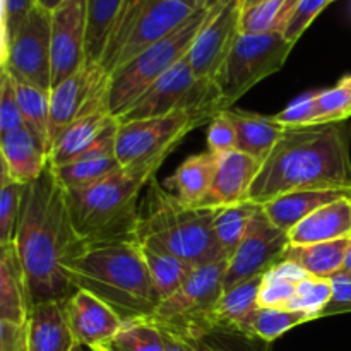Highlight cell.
<instances>
[{
    "mask_svg": "<svg viewBox=\"0 0 351 351\" xmlns=\"http://www.w3.org/2000/svg\"><path fill=\"white\" fill-rule=\"evenodd\" d=\"M263 206L256 204L252 201L240 202V204L225 206V208L216 209L215 215V235L218 239L219 247L226 259L233 256L237 247L243 240V237L249 232L254 218L261 211Z\"/></svg>",
    "mask_w": 351,
    "mask_h": 351,
    "instance_id": "obj_31",
    "label": "cell"
},
{
    "mask_svg": "<svg viewBox=\"0 0 351 351\" xmlns=\"http://www.w3.org/2000/svg\"><path fill=\"white\" fill-rule=\"evenodd\" d=\"M335 0H298L297 7H295L293 14H291L290 21H288L287 27L283 29V36L287 38L290 43H297L302 38V34L308 29L315 17Z\"/></svg>",
    "mask_w": 351,
    "mask_h": 351,
    "instance_id": "obj_43",
    "label": "cell"
},
{
    "mask_svg": "<svg viewBox=\"0 0 351 351\" xmlns=\"http://www.w3.org/2000/svg\"><path fill=\"white\" fill-rule=\"evenodd\" d=\"M288 245H290L288 233L278 228L261 208L247 235L228 259L225 273V290L242 281L264 276L271 267L281 263Z\"/></svg>",
    "mask_w": 351,
    "mask_h": 351,
    "instance_id": "obj_13",
    "label": "cell"
},
{
    "mask_svg": "<svg viewBox=\"0 0 351 351\" xmlns=\"http://www.w3.org/2000/svg\"><path fill=\"white\" fill-rule=\"evenodd\" d=\"M119 119L105 108L79 117L55 139L50 151V163L64 167L79 158L115 151Z\"/></svg>",
    "mask_w": 351,
    "mask_h": 351,
    "instance_id": "obj_16",
    "label": "cell"
},
{
    "mask_svg": "<svg viewBox=\"0 0 351 351\" xmlns=\"http://www.w3.org/2000/svg\"><path fill=\"white\" fill-rule=\"evenodd\" d=\"M24 185L17 184L0 168V247H5L16 239L17 219L23 202Z\"/></svg>",
    "mask_w": 351,
    "mask_h": 351,
    "instance_id": "obj_39",
    "label": "cell"
},
{
    "mask_svg": "<svg viewBox=\"0 0 351 351\" xmlns=\"http://www.w3.org/2000/svg\"><path fill=\"white\" fill-rule=\"evenodd\" d=\"M206 2L202 0H146L134 24L130 26L119 53L113 58L106 79L113 71L125 65L147 47L163 40L168 34L175 33L178 27L184 26L197 12L199 7Z\"/></svg>",
    "mask_w": 351,
    "mask_h": 351,
    "instance_id": "obj_12",
    "label": "cell"
},
{
    "mask_svg": "<svg viewBox=\"0 0 351 351\" xmlns=\"http://www.w3.org/2000/svg\"><path fill=\"white\" fill-rule=\"evenodd\" d=\"M213 3L215 0L202 3L197 12L175 33L147 47L137 57L110 74L103 95V106L106 112L113 117L122 115L154 81L187 57L199 31L211 14Z\"/></svg>",
    "mask_w": 351,
    "mask_h": 351,
    "instance_id": "obj_6",
    "label": "cell"
},
{
    "mask_svg": "<svg viewBox=\"0 0 351 351\" xmlns=\"http://www.w3.org/2000/svg\"><path fill=\"white\" fill-rule=\"evenodd\" d=\"M264 2V0H240L242 7H250V5H256V3Z\"/></svg>",
    "mask_w": 351,
    "mask_h": 351,
    "instance_id": "obj_52",
    "label": "cell"
},
{
    "mask_svg": "<svg viewBox=\"0 0 351 351\" xmlns=\"http://www.w3.org/2000/svg\"><path fill=\"white\" fill-rule=\"evenodd\" d=\"M106 351H167L163 331L153 321L123 322L122 329L103 346Z\"/></svg>",
    "mask_w": 351,
    "mask_h": 351,
    "instance_id": "obj_37",
    "label": "cell"
},
{
    "mask_svg": "<svg viewBox=\"0 0 351 351\" xmlns=\"http://www.w3.org/2000/svg\"><path fill=\"white\" fill-rule=\"evenodd\" d=\"M27 332V351H74L77 346L65 319L64 304L58 302L31 307Z\"/></svg>",
    "mask_w": 351,
    "mask_h": 351,
    "instance_id": "obj_22",
    "label": "cell"
},
{
    "mask_svg": "<svg viewBox=\"0 0 351 351\" xmlns=\"http://www.w3.org/2000/svg\"><path fill=\"white\" fill-rule=\"evenodd\" d=\"M0 69L16 81L51 91V12L34 7L5 51L0 53Z\"/></svg>",
    "mask_w": 351,
    "mask_h": 351,
    "instance_id": "obj_10",
    "label": "cell"
},
{
    "mask_svg": "<svg viewBox=\"0 0 351 351\" xmlns=\"http://www.w3.org/2000/svg\"><path fill=\"white\" fill-rule=\"evenodd\" d=\"M290 245L335 242L351 239V201L341 197L322 206L288 232Z\"/></svg>",
    "mask_w": 351,
    "mask_h": 351,
    "instance_id": "obj_21",
    "label": "cell"
},
{
    "mask_svg": "<svg viewBox=\"0 0 351 351\" xmlns=\"http://www.w3.org/2000/svg\"><path fill=\"white\" fill-rule=\"evenodd\" d=\"M226 266L228 261L195 266L182 287L161 300L151 321L163 328L208 321L225 291Z\"/></svg>",
    "mask_w": 351,
    "mask_h": 351,
    "instance_id": "obj_11",
    "label": "cell"
},
{
    "mask_svg": "<svg viewBox=\"0 0 351 351\" xmlns=\"http://www.w3.org/2000/svg\"><path fill=\"white\" fill-rule=\"evenodd\" d=\"M343 271H346V273L351 274V239H350V245H348V250H346V257H345V267H343Z\"/></svg>",
    "mask_w": 351,
    "mask_h": 351,
    "instance_id": "obj_51",
    "label": "cell"
},
{
    "mask_svg": "<svg viewBox=\"0 0 351 351\" xmlns=\"http://www.w3.org/2000/svg\"><path fill=\"white\" fill-rule=\"evenodd\" d=\"M14 245L23 264L31 307L47 302L64 304L75 293L65 264L86 245L72 225L65 189L51 163L40 178L24 185Z\"/></svg>",
    "mask_w": 351,
    "mask_h": 351,
    "instance_id": "obj_1",
    "label": "cell"
},
{
    "mask_svg": "<svg viewBox=\"0 0 351 351\" xmlns=\"http://www.w3.org/2000/svg\"><path fill=\"white\" fill-rule=\"evenodd\" d=\"M280 125L287 129H304V127H314L315 122V93L297 98L291 101L287 108L273 115Z\"/></svg>",
    "mask_w": 351,
    "mask_h": 351,
    "instance_id": "obj_45",
    "label": "cell"
},
{
    "mask_svg": "<svg viewBox=\"0 0 351 351\" xmlns=\"http://www.w3.org/2000/svg\"><path fill=\"white\" fill-rule=\"evenodd\" d=\"M240 0H215L211 14L187 55L192 71L199 79L215 81V75L240 34Z\"/></svg>",
    "mask_w": 351,
    "mask_h": 351,
    "instance_id": "obj_14",
    "label": "cell"
},
{
    "mask_svg": "<svg viewBox=\"0 0 351 351\" xmlns=\"http://www.w3.org/2000/svg\"><path fill=\"white\" fill-rule=\"evenodd\" d=\"M36 5V0H2V48H0V53L5 51L12 38L24 26Z\"/></svg>",
    "mask_w": 351,
    "mask_h": 351,
    "instance_id": "obj_44",
    "label": "cell"
},
{
    "mask_svg": "<svg viewBox=\"0 0 351 351\" xmlns=\"http://www.w3.org/2000/svg\"><path fill=\"white\" fill-rule=\"evenodd\" d=\"M314 319L304 312L291 311V308H276V307H259L245 326L247 335L257 336L267 343H274L285 332L291 331L297 326L311 322Z\"/></svg>",
    "mask_w": 351,
    "mask_h": 351,
    "instance_id": "obj_36",
    "label": "cell"
},
{
    "mask_svg": "<svg viewBox=\"0 0 351 351\" xmlns=\"http://www.w3.org/2000/svg\"><path fill=\"white\" fill-rule=\"evenodd\" d=\"M261 161L242 151L216 156L215 178L209 194L199 208H225L249 201V191L261 170Z\"/></svg>",
    "mask_w": 351,
    "mask_h": 351,
    "instance_id": "obj_18",
    "label": "cell"
},
{
    "mask_svg": "<svg viewBox=\"0 0 351 351\" xmlns=\"http://www.w3.org/2000/svg\"><path fill=\"white\" fill-rule=\"evenodd\" d=\"M64 312L77 345L89 350L103 348L123 326L112 307L84 290H77L64 302Z\"/></svg>",
    "mask_w": 351,
    "mask_h": 351,
    "instance_id": "obj_17",
    "label": "cell"
},
{
    "mask_svg": "<svg viewBox=\"0 0 351 351\" xmlns=\"http://www.w3.org/2000/svg\"><path fill=\"white\" fill-rule=\"evenodd\" d=\"M64 2L65 0H36L38 7L48 10V12H53V10L58 9V7H60Z\"/></svg>",
    "mask_w": 351,
    "mask_h": 351,
    "instance_id": "obj_50",
    "label": "cell"
},
{
    "mask_svg": "<svg viewBox=\"0 0 351 351\" xmlns=\"http://www.w3.org/2000/svg\"><path fill=\"white\" fill-rule=\"evenodd\" d=\"M165 161H153L117 173L82 189L65 191L72 225L84 245L137 240L139 204L146 185Z\"/></svg>",
    "mask_w": 351,
    "mask_h": 351,
    "instance_id": "obj_4",
    "label": "cell"
},
{
    "mask_svg": "<svg viewBox=\"0 0 351 351\" xmlns=\"http://www.w3.org/2000/svg\"><path fill=\"white\" fill-rule=\"evenodd\" d=\"M298 0H264L250 7H242L240 33H283L297 7Z\"/></svg>",
    "mask_w": 351,
    "mask_h": 351,
    "instance_id": "obj_34",
    "label": "cell"
},
{
    "mask_svg": "<svg viewBox=\"0 0 351 351\" xmlns=\"http://www.w3.org/2000/svg\"><path fill=\"white\" fill-rule=\"evenodd\" d=\"M74 351H95V350H89V348H84V346H75Z\"/></svg>",
    "mask_w": 351,
    "mask_h": 351,
    "instance_id": "obj_53",
    "label": "cell"
},
{
    "mask_svg": "<svg viewBox=\"0 0 351 351\" xmlns=\"http://www.w3.org/2000/svg\"><path fill=\"white\" fill-rule=\"evenodd\" d=\"M213 208H194L178 201L156 177L141 197L136 239L194 266L228 261L215 235Z\"/></svg>",
    "mask_w": 351,
    "mask_h": 351,
    "instance_id": "obj_5",
    "label": "cell"
},
{
    "mask_svg": "<svg viewBox=\"0 0 351 351\" xmlns=\"http://www.w3.org/2000/svg\"><path fill=\"white\" fill-rule=\"evenodd\" d=\"M14 79V77H12ZM17 101H19L23 122L38 139L43 143L50 154V139H48V123H50V91L38 86L26 84L14 79Z\"/></svg>",
    "mask_w": 351,
    "mask_h": 351,
    "instance_id": "obj_35",
    "label": "cell"
},
{
    "mask_svg": "<svg viewBox=\"0 0 351 351\" xmlns=\"http://www.w3.org/2000/svg\"><path fill=\"white\" fill-rule=\"evenodd\" d=\"M65 273L75 291L93 293L123 322L151 321L163 300L137 240L88 245L65 264Z\"/></svg>",
    "mask_w": 351,
    "mask_h": 351,
    "instance_id": "obj_3",
    "label": "cell"
},
{
    "mask_svg": "<svg viewBox=\"0 0 351 351\" xmlns=\"http://www.w3.org/2000/svg\"><path fill=\"white\" fill-rule=\"evenodd\" d=\"M119 170H122V165L117 160L115 151L91 154V156L79 158L64 167H53L55 177L65 191L88 187V185L96 184V182L117 173Z\"/></svg>",
    "mask_w": 351,
    "mask_h": 351,
    "instance_id": "obj_30",
    "label": "cell"
},
{
    "mask_svg": "<svg viewBox=\"0 0 351 351\" xmlns=\"http://www.w3.org/2000/svg\"><path fill=\"white\" fill-rule=\"evenodd\" d=\"M88 0H65L51 12V89L86 65Z\"/></svg>",
    "mask_w": 351,
    "mask_h": 351,
    "instance_id": "obj_15",
    "label": "cell"
},
{
    "mask_svg": "<svg viewBox=\"0 0 351 351\" xmlns=\"http://www.w3.org/2000/svg\"><path fill=\"white\" fill-rule=\"evenodd\" d=\"M218 113L209 110H185L154 119L120 123L115 139V156L122 168H136L165 161L177 144L206 120Z\"/></svg>",
    "mask_w": 351,
    "mask_h": 351,
    "instance_id": "obj_8",
    "label": "cell"
},
{
    "mask_svg": "<svg viewBox=\"0 0 351 351\" xmlns=\"http://www.w3.org/2000/svg\"><path fill=\"white\" fill-rule=\"evenodd\" d=\"M23 115L17 101L16 86L9 72L0 69V134L23 127Z\"/></svg>",
    "mask_w": 351,
    "mask_h": 351,
    "instance_id": "obj_42",
    "label": "cell"
},
{
    "mask_svg": "<svg viewBox=\"0 0 351 351\" xmlns=\"http://www.w3.org/2000/svg\"><path fill=\"white\" fill-rule=\"evenodd\" d=\"M216 154L211 151L187 158L167 180L165 187L184 204L199 208L209 194L215 178Z\"/></svg>",
    "mask_w": 351,
    "mask_h": 351,
    "instance_id": "obj_25",
    "label": "cell"
},
{
    "mask_svg": "<svg viewBox=\"0 0 351 351\" xmlns=\"http://www.w3.org/2000/svg\"><path fill=\"white\" fill-rule=\"evenodd\" d=\"M348 245L350 239L311 243V245H288L281 261H291L298 264L312 278L331 280L345 267Z\"/></svg>",
    "mask_w": 351,
    "mask_h": 351,
    "instance_id": "obj_28",
    "label": "cell"
},
{
    "mask_svg": "<svg viewBox=\"0 0 351 351\" xmlns=\"http://www.w3.org/2000/svg\"><path fill=\"white\" fill-rule=\"evenodd\" d=\"M144 2H146V0H123L122 12H120L119 23H117L115 31H113V34H112V40H110L108 50H106L105 58H103L101 65H99V74H101V77L105 79V82H106V74H108L110 65H112L113 58L117 57V53H119L120 47H122V43H123V40H125L127 33H129L130 26H132L134 21H136L137 14H139L141 9H143Z\"/></svg>",
    "mask_w": 351,
    "mask_h": 351,
    "instance_id": "obj_41",
    "label": "cell"
},
{
    "mask_svg": "<svg viewBox=\"0 0 351 351\" xmlns=\"http://www.w3.org/2000/svg\"><path fill=\"white\" fill-rule=\"evenodd\" d=\"M331 298V280H319V278H305L297 288V295L291 300V311L304 312L312 319L321 317V312Z\"/></svg>",
    "mask_w": 351,
    "mask_h": 351,
    "instance_id": "obj_40",
    "label": "cell"
},
{
    "mask_svg": "<svg viewBox=\"0 0 351 351\" xmlns=\"http://www.w3.org/2000/svg\"><path fill=\"white\" fill-rule=\"evenodd\" d=\"M31 304L16 245L0 247V321L27 324Z\"/></svg>",
    "mask_w": 351,
    "mask_h": 351,
    "instance_id": "obj_23",
    "label": "cell"
},
{
    "mask_svg": "<svg viewBox=\"0 0 351 351\" xmlns=\"http://www.w3.org/2000/svg\"><path fill=\"white\" fill-rule=\"evenodd\" d=\"M208 147L216 156L237 149V130L225 112L209 120Z\"/></svg>",
    "mask_w": 351,
    "mask_h": 351,
    "instance_id": "obj_46",
    "label": "cell"
},
{
    "mask_svg": "<svg viewBox=\"0 0 351 351\" xmlns=\"http://www.w3.org/2000/svg\"><path fill=\"white\" fill-rule=\"evenodd\" d=\"M95 351H106L105 348H95Z\"/></svg>",
    "mask_w": 351,
    "mask_h": 351,
    "instance_id": "obj_54",
    "label": "cell"
},
{
    "mask_svg": "<svg viewBox=\"0 0 351 351\" xmlns=\"http://www.w3.org/2000/svg\"><path fill=\"white\" fill-rule=\"evenodd\" d=\"M341 314H351V274L346 271H339L331 278V298L321 312V317Z\"/></svg>",
    "mask_w": 351,
    "mask_h": 351,
    "instance_id": "obj_47",
    "label": "cell"
},
{
    "mask_svg": "<svg viewBox=\"0 0 351 351\" xmlns=\"http://www.w3.org/2000/svg\"><path fill=\"white\" fill-rule=\"evenodd\" d=\"M27 324L0 321V351H27Z\"/></svg>",
    "mask_w": 351,
    "mask_h": 351,
    "instance_id": "obj_48",
    "label": "cell"
},
{
    "mask_svg": "<svg viewBox=\"0 0 351 351\" xmlns=\"http://www.w3.org/2000/svg\"><path fill=\"white\" fill-rule=\"evenodd\" d=\"M308 274L291 261H281L263 278L259 307L288 308L297 295V288Z\"/></svg>",
    "mask_w": 351,
    "mask_h": 351,
    "instance_id": "obj_32",
    "label": "cell"
},
{
    "mask_svg": "<svg viewBox=\"0 0 351 351\" xmlns=\"http://www.w3.org/2000/svg\"><path fill=\"white\" fill-rule=\"evenodd\" d=\"M348 199H350V201H351V194H350V195H348Z\"/></svg>",
    "mask_w": 351,
    "mask_h": 351,
    "instance_id": "obj_55",
    "label": "cell"
},
{
    "mask_svg": "<svg viewBox=\"0 0 351 351\" xmlns=\"http://www.w3.org/2000/svg\"><path fill=\"white\" fill-rule=\"evenodd\" d=\"M139 247L147 271H149L161 298H167L171 293H175L182 287V283L187 280L189 274L194 271V264L187 263V261L180 259L173 254L144 245V243H139Z\"/></svg>",
    "mask_w": 351,
    "mask_h": 351,
    "instance_id": "obj_33",
    "label": "cell"
},
{
    "mask_svg": "<svg viewBox=\"0 0 351 351\" xmlns=\"http://www.w3.org/2000/svg\"><path fill=\"white\" fill-rule=\"evenodd\" d=\"M226 117L232 120L237 130V151L249 154L263 163L278 141L285 136L287 127L280 125L273 117H264L259 113L225 110Z\"/></svg>",
    "mask_w": 351,
    "mask_h": 351,
    "instance_id": "obj_24",
    "label": "cell"
},
{
    "mask_svg": "<svg viewBox=\"0 0 351 351\" xmlns=\"http://www.w3.org/2000/svg\"><path fill=\"white\" fill-rule=\"evenodd\" d=\"M161 331H163V336H165V345H167V351H189L184 346V343L177 338V336L171 335L170 331H167V329H163V328H161Z\"/></svg>",
    "mask_w": 351,
    "mask_h": 351,
    "instance_id": "obj_49",
    "label": "cell"
},
{
    "mask_svg": "<svg viewBox=\"0 0 351 351\" xmlns=\"http://www.w3.org/2000/svg\"><path fill=\"white\" fill-rule=\"evenodd\" d=\"M0 168L21 185L40 178L50 163L47 147L26 125L0 134Z\"/></svg>",
    "mask_w": 351,
    "mask_h": 351,
    "instance_id": "obj_19",
    "label": "cell"
},
{
    "mask_svg": "<svg viewBox=\"0 0 351 351\" xmlns=\"http://www.w3.org/2000/svg\"><path fill=\"white\" fill-rule=\"evenodd\" d=\"M293 43L283 33H240L232 51L215 75L221 110H230L237 99L269 75L276 74L287 62Z\"/></svg>",
    "mask_w": 351,
    "mask_h": 351,
    "instance_id": "obj_7",
    "label": "cell"
},
{
    "mask_svg": "<svg viewBox=\"0 0 351 351\" xmlns=\"http://www.w3.org/2000/svg\"><path fill=\"white\" fill-rule=\"evenodd\" d=\"M300 191L351 194V158L345 122L288 129L278 141L249 191V201L266 202Z\"/></svg>",
    "mask_w": 351,
    "mask_h": 351,
    "instance_id": "obj_2",
    "label": "cell"
},
{
    "mask_svg": "<svg viewBox=\"0 0 351 351\" xmlns=\"http://www.w3.org/2000/svg\"><path fill=\"white\" fill-rule=\"evenodd\" d=\"M341 197H348L345 191H300L291 194L280 195L273 201L263 206L267 218L281 228L283 232H290L291 228L304 221L307 216L317 211L322 206L335 202Z\"/></svg>",
    "mask_w": 351,
    "mask_h": 351,
    "instance_id": "obj_27",
    "label": "cell"
},
{
    "mask_svg": "<svg viewBox=\"0 0 351 351\" xmlns=\"http://www.w3.org/2000/svg\"><path fill=\"white\" fill-rule=\"evenodd\" d=\"M351 119V74L339 79L338 84L315 93L314 125L341 123Z\"/></svg>",
    "mask_w": 351,
    "mask_h": 351,
    "instance_id": "obj_38",
    "label": "cell"
},
{
    "mask_svg": "<svg viewBox=\"0 0 351 351\" xmlns=\"http://www.w3.org/2000/svg\"><path fill=\"white\" fill-rule=\"evenodd\" d=\"M163 329L177 336L189 351H273V343L209 321Z\"/></svg>",
    "mask_w": 351,
    "mask_h": 351,
    "instance_id": "obj_20",
    "label": "cell"
},
{
    "mask_svg": "<svg viewBox=\"0 0 351 351\" xmlns=\"http://www.w3.org/2000/svg\"><path fill=\"white\" fill-rule=\"evenodd\" d=\"M123 0H88L86 9V67L99 72L119 23ZM101 75V74H99Z\"/></svg>",
    "mask_w": 351,
    "mask_h": 351,
    "instance_id": "obj_26",
    "label": "cell"
},
{
    "mask_svg": "<svg viewBox=\"0 0 351 351\" xmlns=\"http://www.w3.org/2000/svg\"><path fill=\"white\" fill-rule=\"evenodd\" d=\"M263 278L264 276H257L242 281L223 291L215 312L208 321L245 332L250 315L259 308V291L263 287Z\"/></svg>",
    "mask_w": 351,
    "mask_h": 351,
    "instance_id": "obj_29",
    "label": "cell"
},
{
    "mask_svg": "<svg viewBox=\"0 0 351 351\" xmlns=\"http://www.w3.org/2000/svg\"><path fill=\"white\" fill-rule=\"evenodd\" d=\"M185 110L223 112L215 81L199 79L192 71L189 57L182 58L170 71L165 72L117 119L120 123H127Z\"/></svg>",
    "mask_w": 351,
    "mask_h": 351,
    "instance_id": "obj_9",
    "label": "cell"
}]
</instances>
